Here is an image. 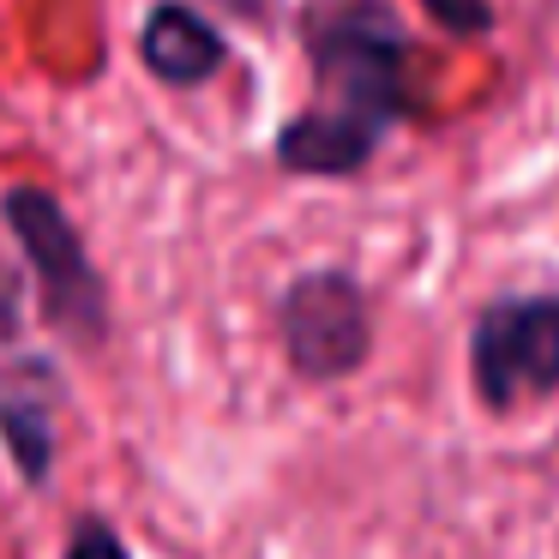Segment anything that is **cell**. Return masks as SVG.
Listing matches in <instances>:
<instances>
[{"label": "cell", "mask_w": 559, "mask_h": 559, "mask_svg": "<svg viewBox=\"0 0 559 559\" xmlns=\"http://www.w3.org/2000/svg\"><path fill=\"white\" fill-rule=\"evenodd\" d=\"M313 103L277 127L271 157L301 181H349L415 115V37L385 0H319L301 13Z\"/></svg>", "instance_id": "obj_1"}, {"label": "cell", "mask_w": 559, "mask_h": 559, "mask_svg": "<svg viewBox=\"0 0 559 559\" xmlns=\"http://www.w3.org/2000/svg\"><path fill=\"white\" fill-rule=\"evenodd\" d=\"M0 217H7L31 277H37L43 319L73 349H103L109 343V289H103V271L91 265L85 235L67 217V205L49 187H13L0 199Z\"/></svg>", "instance_id": "obj_2"}, {"label": "cell", "mask_w": 559, "mask_h": 559, "mask_svg": "<svg viewBox=\"0 0 559 559\" xmlns=\"http://www.w3.org/2000/svg\"><path fill=\"white\" fill-rule=\"evenodd\" d=\"M469 379L487 409L559 391V295H499L469 325Z\"/></svg>", "instance_id": "obj_3"}, {"label": "cell", "mask_w": 559, "mask_h": 559, "mask_svg": "<svg viewBox=\"0 0 559 559\" xmlns=\"http://www.w3.org/2000/svg\"><path fill=\"white\" fill-rule=\"evenodd\" d=\"M277 331H283V355L307 385L361 373L367 355H373V307L343 265H313L301 277H289V289L277 301Z\"/></svg>", "instance_id": "obj_4"}, {"label": "cell", "mask_w": 559, "mask_h": 559, "mask_svg": "<svg viewBox=\"0 0 559 559\" xmlns=\"http://www.w3.org/2000/svg\"><path fill=\"white\" fill-rule=\"evenodd\" d=\"M229 61V37L187 0H157L139 25V67L169 91L211 85Z\"/></svg>", "instance_id": "obj_5"}, {"label": "cell", "mask_w": 559, "mask_h": 559, "mask_svg": "<svg viewBox=\"0 0 559 559\" xmlns=\"http://www.w3.org/2000/svg\"><path fill=\"white\" fill-rule=\"evenodd\" d=\"M55 409H61V379L49 361H13L0 373V439L13 445L31 481H43L55 463Z\"/></svg>", "instance_id": "obj_6"}, {"label": "cell", "mask_w": 559, "mask_h": 559, "mask_svg": "<svg viewBox=\"0 0 559 559\" xmlns=\"http://www.w3.org/2000/svg\"><path fill=\"white\" fill-rule=\"evenodd\" d=\"M445 37H487L493 31V0H421Z\"/></svg>", "instance_id": "obj_7"}, {"label": "cell", "mask_w": 559, "mask_h": 559, "mask_svg": "<svg viewBox=\"0 0 559 559\" xmlns=\"http://www.w3.org/2000/svg\"><path fill=\"white\" fill-rule=\"evenodd\" d=\"M67 559H133V554H127L121 535H115L103 518H85V523L73 530V547H67Z\"/></svg>", "instance_id": "obj_8"}, {"label": "cell", "mask_w": 559, "mask_h": 559, "mask_svg": "<svg viewBox=\"0 0 559 559\" xmlns=\"http://www.w3.org/2000/svg\"><path fill=\"white\" fill-rule=\"evenodd\" d=\"M223 7H235V13H271V7H277V0H223Z\"/></svg>", "instance_id": "obj_9"}]
</instances>
